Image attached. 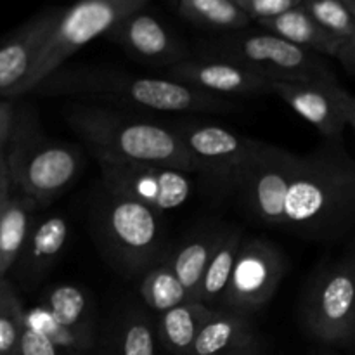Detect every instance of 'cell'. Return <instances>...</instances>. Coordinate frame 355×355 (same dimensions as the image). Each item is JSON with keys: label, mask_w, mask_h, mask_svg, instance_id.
<instances>
[{"label": "cell", "mask_w": 355, "mask_h": 355, "mask_svg": "<svg viewBox=\"0 0 355 355\" xmlns=\"http://www.w3.org/2000/svg\"><path fill=\"white\" fill-rule=\"evenodd\" d=\"M116 355H156L155 319L141 307H128L114 331Z\"/></svg>", "instance_id": "cell-26"}, {"label": "cell", "mask_w": 355, "mask_h": 355, "mask_svg": "<svg viewBox=\"0 0 355 355\" xmlns=\"http://www.w3.org/2000/svg\"><path fill=\"white\" fill-rule=\"evenodd\" d=\"M288 266L277 245L263 238H243L218 307L257 314L274 298Z\"/></svg>", "instance_id": "cell-10"}, {"label": "cell", "mask_w": 355, "mask_h": 355, "mask_svg": "<svg viewBox=\"0 0 355 355\" xmlns=\"http://www.w3.org/2000/svg\"><path fill=\"white\" fill-rule=\"evenodd\" d=\"M148 2L149 0H78L71 7H64L61 19L45 40L19 96L30 94L42 80L64 66L78 49L106 35L125 17L144 9Z\"/></svg>", "instance_id": "cell-8"}, {"label": "cell", "mask_w": 355, "mask_h": 355, "mask_svg": "<svg viewBox=\"0 0 355 355\" xmlns=\"http://www.w3.org/2000/svg\"><path fill=\"white\" fill-rule=\"evenodd\" d=\"M37 208V205L23 194H10L3 207L0 214V277H6L16 263L35 222L33 214Z\"/></svg>", "instance_id": "cell-22"}, {"label": "cell", "mask_w": 355, "mask_h": 355, "mask_svg": "<svg viewBox=\"0 0 355 355\" xmlns=\"http://www.w3.org/2000/svg\"><path fill=\"white\" fill-rule=\"evenodd\" d=\"M250 19H270L300 7L302 0H234Z\"/></svg>", "instance_id": "cell-30"}, {"label": "cell", "mask_w": 355, "mask_h": 355, "mask_svg": "<svg viewBox=\"0 0 355 355\" xmlns=\"http://www.w3.org/2000/svg\"><path fill=\"white\" fill-rule=\"evenodd\" d=\"M14 123V106L9 101H0V151H3L10 137Z\"/></svg>", "instance_id": "cell-32"}, {"label": "cell", "mask_w": 355, "mask_h": 355, "mask_svg": "<svg viewBox=\"0 0 355 355\" xmlns=\"http://www.w3.org/2000/svg\"><path fill=\"white\" fill-rule=\"evenodd\" d=\"M24 326L33 329V331L40 333L42 336H45L49 342H52L58 349L64 350V352H87L83 343L80 342L75 335H71L68 329H64L61 324H58V322L52 319V315L49 314L44 307H40V305H37L35 309H30V311H24Z\"/></svg>", "instance_id": "cell-29"}, {"label": "cell", "mask_w": 355, "mask_h": 355, "mask_svg": "<svg viewBox=\"0 0 355 355\" xmlns=\"http://www.w3.org/2000/svg\"><path fill=\"white\" fill-rule=\"evenodd\" d=\"M31 92L47 96H97L130 107L175 113H231L229 97L211 96L168 78H153L99 66H61Z\"/></svg>", "instance_id": "cell-2"}, {"label": "cell", "mask_w": 355, "mask_h": 355, "mask_svg": "<svg viewBox=\"0 0 355 355\" xmlns=\"http://www.w3.org/2000/svg\"><path fill=\"white\" fill-rule=\"evenodd\" d=\"M259 26L312 54L338 59L343 68L352 73L355 64V42L343 40L326 31L302 7H295L270 19H260Z\"/></svg>", "instance_id": "cell-16"}, {"label": "cell", "mask_w": 355, "mask_h": 355, "mask_svg": "<svg viewBox=\"0 0 355 355\" xmlns=\"http://www.w3.org/2000/svg\"><path fill=\"white\" fill-rule=\"evenodd\" d=\"M300 7L326 31L355 42L354 0H302Z\"/></svg>", "instance_id": "cell-27"}, {"label": "cell", "mask_w": 355, "mask_h": 355, "mask_svg": "<svg viewBox=\"0 0 355 355\" xmlns=\"http://www.w3.org/2000/svg\"><path fill=\"white\" fill-rule=\"evenodd\" d=\"M62 12L64 7L42 10L0 40V101L19 97L45 40Z\"/></svg>", "instance_id": "cell-13"}, {"label": "cell", "mask_w": 355, "mask_h": 355, "mask_svg": "<svg viewBox=\"0 0 355 355\" xmlns=\"http://www.w3.org/2000/svg\"><path fill=\"white\" fill-rule=\"evenodd\" d=\"M94 231L106 259L125 277L142 276L162 259L159 214L130 198L104 189L94 207Z\"/></svg>", "instance_id": "cell-5"}, {"label": "cell", "mask_w": 355, "mask_h": 355, "mask_svg": "<svg viewBox=\"0 0 355 355\" xmlns=\"http://www.w3.org/2000/svg\"><path fill=\"white\" fill-rule=\"evenodd\" d=\"M255 345L253 315L215 307L198 331L189 355H236Z\"/></svg>", "instance_id": "cell-18"}, {"label": "cell", "mask_w": 355, "mask_h": 355, "mask_svg": "<svg viewBox=\"0 0 355 355\" xmlns=\"http://www.w3.org/2000/svg\"><path fill=\"white\" fill-rule=\"evenodd\" d=\"M218 232L220 229H203L198 234L187 238L168 259H165V262L172 267L175 276L182 283L189 300H193L196 295L205 267H207L215 243H217Z\"/></svg>", "instance_id": "cell-23"}, {"label": "cell", "mask_w": 355, "mask_h": 355, "mask_svg": "<svg viewBox=\"0 0 355 355\" xmlns=\"http://www.w3.org/2000/svg\"><path fill=\"white\" fill-rule=\"evenodd\" d=\"M165 78L218 97L267 96L272 82L222 59H184L166 68Z\"/></svg>", "instance_id": "cell-14"}, {"label": "cell", "mask_w": 355, "mask_h": 355, "mask_svg": "<svg viewBox=\"0 0 355 355\" xmlns=\"http://www.w3.org/2000/svg\"><path fill=\"white\" fill-rule=\"evenodd\" d=\"M270 94L318 128L326 141H342L347 128L355 127V99L338 78L272 82Z\"/></svg>", "instance_id": "cell-12"}, {"label": "cell", "mask_w": 355, "mask_h": 355, "mask_svg": "<svg viewBox=\"0 0 355 355\" xmlns=\"http://www.w3.org/2000/svg\"><path fill=\"white\" fill-rule=\"evenodd\" d=\"M168 127L194 159L198 173L218 191L229 193H234L246 166L262 144L207 121H173Z\"/></svg>", "instance_id": "cell-9"}, {"label": "cell", "mask_w": 355, "mask_h": 355, "mask_svg": "<svg viewBox=\"0 0 355 355\" xmlns=\"http://www.w3.org/2000/svg\"><path fill=\"white\" fill-rule=\"evenodd\" d=\"M179 12L198 26L227 33L243 30L252 21L234 0H179Z\"/></svg>", "instance_id": "cell-24"}, {"label": "cell", "mask_w": 355, "mask_h": 355, "mask_svg": "<svg viewBox=\"0 0 355 355\" xmlns=\"http://www.w3.org/2000/svg\"><path fill=\"white\" fill-rule=\"evenodd\" d=\"M68 239L69 224L62 215H51L44 220L33 222L14 263L21 283L26 288L37 286L64 253Z\"/></svg>", "instance_id": "cell-17"}, {"label": "cell", "mask_w": 355, "mask_h": 355, "mask_svg": "<svg viewBox=\"0 0 355 355\" xmlns=\"http://www.w3.org/2000/svg\"><path fill=\"white\" fill-rule=\"evenodd\" d=\"M6 156L10 184L37 207H45L61 196L82 168L80 151L44 134L38 114L31 106L14 110V123Z\"/></svg>", "instance_id": "cell-4"}, {"label": "cell", "mask_w": 355, "mask_h": 355, "mask_svg": "<svg viewBox=\"0 0 355 355\" xmlns=\"http://www.w3.org/2000/svg\"><path fill=\"white\" fill-rule=\"evenodd\" d=\"M200 58L234 62L270 82L336 78L324 58L304 51L269 31L245 33L238 30L201 42Z\"/></svg>", "instance_id": "cell-6"}, {"label": "cell", "mask_w": 355, "mask_h": 355, "mask_svg": "<svg viewBox=\"0 0 355 355\" xmlns=\"http://www.w3.org/2000/svg\"><path fill=\"white\" fill-rule=\"evenodd\" d=\"M24 311L9 279L0 277V355H19Z\"/></svg>", "instance_id": "cell-28"}, {"label": "cell", "mask_w": 355, "mask_h": 355, "mask_svg": "<svg viewBox=\"0 0 355 355\" xmlns=\"http://www.w3.org/2000/svg\"><path fill=\"white\" fill-rule=\"evenodd\" d=\"M214 309L198 300H186L170 311L156 314V336L173 355H189L198 331L210 318Z\"/></svg>", "instance_id": "cell-20"}, {"label": "cell", "mask_w": 355, "mask_h": 355, "mask_svg": "<svg viewBox=\"0 0 355 355\" xmlns=\"http://www.w3.org/2000/svg\"><path fill=\"white\" fill-rule=\"evenodd\" d=\"M139 293H141L144 307H148L155 314H162L189 300L182 283L165 260L155 263L151 269L142 274Z\"/></svg>", "instance_id": "cell-25"}, {"label": "cell", "mask_w": 355, "mask_h": 355, "mask_svg": "<svg viewBox=\"0 0 355 355\" xmlns=\"http://www.w3.org/2000/svg\"><path fill=\"white\" fill-rule=\"evenodd\" d=\"M10 186L12 184H10L9 172H7L6 156H3V151H0V214L10 198Z\"/></svg>", "instance_id": "cell-33"}, {"label": "cell", "mask_w": 355, "mask_h": 355, "mask_svg": "<svg viewBox=\"0 0 355 355\" xmlns=\"http://www.w3.org/2000/svg\"><path fill=\"white\" fill-rule=\"evenodd\" d=\"M255 193L270 227L336 241L355 218V163L342 141H326L307 155L274 146L257 173Z\"/></svg>", "instance_id": "cell-1"}, {"label": "cell", "mask_w": 355, "mask_h": 355, "mask_svg": "<svg viewBox=\"0 0 355 355\" xmlns=\"http://www.w3.org/2000/svg\"><path fill=\"white\" fill-rule=\"evenodd\" d=\"M104 37L123 47L132 58L148 64L170 68L189 58L182 42L144 9L125 17Z\"/></svg>", "instance_id": "cell-15"}, {"label": "cell", "mask_w": 355, "mask_h": 355, "mask_svg": "<svg viewBox=\"0 0 355 355\" xmlns=\"http://www.w3.org/2000/svg\"><path fill=\"white\" fill-rule=\"evenodd\" d=\"M66 121L97 162L146 163L198 173L196 163L168 125L87 104L69 107Z\"/></svg>", "instance_id": "cell-3"}, {"label": "cell", "mask_w": 355, "mask_h": 355, "mask_svg": "<svg viewBox=\"0 0 355 355\" xmlns=\"http://www.w3.org/2000/svg\"><path fill=\"white\" fill-rule=\"evenodd\" d=\"M255 354H257V345L252 347V349L245 350V352H239V354H236V355H255Z\"/></svg>", "instance_id": "cell-34"}, {"label": "cell", "mask_w": 355, "mask_h": 355, "mask_svg": "<svg viewBox=\"0 0 355 355\" xmlns=\"http://www.w3.org/2000/svg\"><path fill=\"white\" fill-rule=\"evenodd\" d=\"M19 355H69L64 350L58 349L52 342H49L45 336L33 329L24 326L23 335L19 340Z\"/></svg>", "instance_id": "cell-31"}, {"label": "cell", "mask_w": 355, "mask_h": 355, "mask_svg": "<svg viewBox=\"0 0 355 355\" xmlns=\"http://www.w3.org/2000/svg\"><path fill=\"white\" fill-rule=\"evenodd\" d=\"M58 324L68 329L87 350L94 345V305L89 295L75 284H54L42 295V304Z\"/></svg>", "instance_id": "cell-19"}, {"label": "cell", "mask_w": 355, "mask_h": 355, "mask_svg": "<svg viewBox=\"0 0 355 355\" xmlns=\"http://www.w3.org/2000/svg\"><path fill=\"white\" fill-rule=\"evenodd\" d=\"M300 322L312 338L347 347L355 335V262L352 253L324 260L300 298Z\"/></svg>", "instance_id": "cell-7"}, {"label": "cell", "mask_w": 355, "mask_h": 355, "mask_svg": "<svg viewBox=\"0 0 355 355\" xmlns=\"http://www.w3.org/2000/svg\"><path fill=\"white\" fill-rule=\"evenodd\" d=\"M104 189L137 201L156 214L177 210L194 193L191 173L146 163L99 162Z\"/></svg>", "instance_id": "cell-11"}, {"label": "cell", "mask_w": 355, "mask_h": 355, "mask_svg": "<svg viewBox=\"0 0 355 355\" xmlns=\"http://www.w3.org/2000/svg\"><path fill=\"white\" fill-rule=\"evenodd\" d=\"M243 238H245V234L241 232V229H220L214 252H211L210 260L205 267L203 277H201L200 286H198L193 300L201 302L208 307H218L220 305L222 295H224L229 277H231L236 255H238Z\"/></svg>", "instance_id": "cell-21"}]
</instances>
